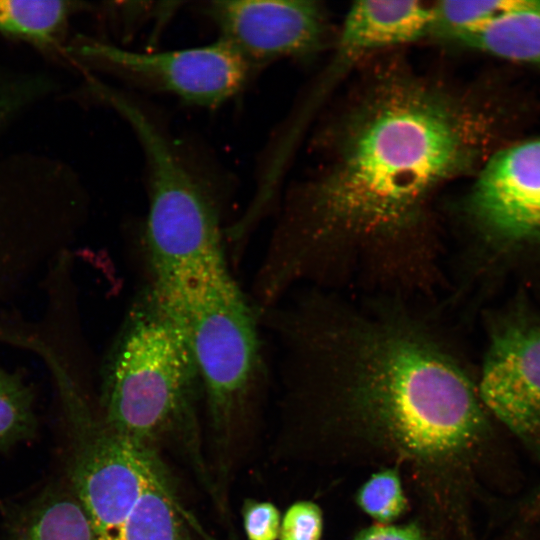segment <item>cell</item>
Segmentation results:
<instances>
[{"instance_id": "6da1fadb", "label": "cell", "mask_w": 540, "mask_h": 540, "mask_svg": "<svg viewBox=\"0 0 540 540\" xmlns=\"http://www.w3.org/2000/svg\"><path fill=\"white\" fill-rule=\"evenodd\" d=\"M483 128L448 83L404 67L374 73L333 126L313 176L285 201L254 278L256 298L274 304L300 287L445 296L433 201L473 167Z\"/></svg>"}, {"instance_id": "7a4b0ae2", "label": "cell", "mask_w": 540, "mask_h": 540, "mask_svg": "<svg viewBox=\"0 0 540 540\" xmlns=\"http://www.w3.org/2000/svg\"><path fill=\"white\" fill-rule=\"evenodd\" d=\"M445 305L297 289L263 315L291 398L343 456L405 464L448 514L487 430L477 382L442 318Z\"/></svg>"}, {"instance_id": "3957f363", "label": "cell", "mask_w": 540, "mask_h": 540, "mask_svg": "<svg viewBox=\"0 0 540 540\" xmlns=\"http://www.w3.org/2000/svg\"><path fill=\"white\" fill-rule=\"evenodd\" d=\"M96 92L128 122L145 156L149 205L144 247L149 281L160 286L185 284L229 266L216 196L140 104L104 85Z\"/></svg>"}, {"instance_id": "277c9868", "label": "cell", "mask_w": 540, "mask_h": 540, "mask_svg": "<svg viewBox=\"0 0 540 540\" xmlns=\"http://www.w3.org/2000/svg\"><path fill=\"white\" fill-rule=\"evenodd\" d=\"M197 390L200 379L186 333L148 281L129 306L105 362L109 430L143 442L179 418Z\"/></svg>"}, {"instance_id": "5b68a950", "label": "cell", "mask_w": 540, "mask_h": 540, "mask_svg": "<svg viewBox=\"0 0 540 540\" xmlns=\"http://www.w3.org/2000/svg\"><path fill=\"white\" fill-rule=\"evenodd\" d=\"M156 289L186 333L213 420L230 425L267 380L259 310L230 267Z\"/></svg>"}, {"instance_id": "8992f818", "label": "cell", "mask_w": 540, "mask_h": 540, "mask_svg": "<svg viewBox=\"0 0 540 540\" xmlns=\"http://www.w3.org/2000/svg\"><path fill=\"white\" fill-rule=\"evenodd\" d=\"M79 50L93 63L135 85L206 108L222 105L238 94L256 69L221 39L206 46L150 53L87 40Z\"/></svg>"}, {"instance_id": "52a82bcc", "label": "cell", "mask_w": 540, "mask_h": 540, "mask_svg": "<svg viewBox=\"0 0 540 540\" xmlns=\"http://www.w3.org/2000/svg\"><path fill=\"white\" fill-rule=\"evenodd\" d=\"M462 214L487 247L540 244V139L493 154L467 194Z\"/></svg>"}, {"instance_id": "ba28073f", "label": "cell", "mask_w": 540, "mask_h": 540, "mask_svg": "<svg viewBox=\"0 0 540 540\" xmlns=\"http://www.w3.org/2000/svg\"><path fill=\"white\" fill-rule=\"evenodd\" d=\"M477 387L487 411L540 445V315L518 311L493 322Z\"/></svg>"}, {"instance_id": "9c48e42d", "label": "cell", "mask_w": 540, "mask_h": 540, "mask_svg": "<svg viewBox=\"0 0 540 540\" xmlns=\"http://www.w3.org/2000/svg\"><path fill=\"white\" fill-rule=\"evenodd\" d=\"M220 39L258 67L280 58L318 52L328 23L319 2L306 0H222L205 6Z\"/></svg>"}, {"instance_id": "30bf717a", "label": "cell", "mask_w": 540, "mask_h": 540, "mask_svg": "<svg viewBox=\"0 0 540 540\" xmlns=\"http://www.w3.org/2000/svg\"><path fill=\"white\" fill-rule=\"evenodd\" d=\"M160 472L143 442L111 431L81 450L72 479L98 540L115 533Z\"/></svg>"}, {"instance_id": "8fae6325", "label": "cell", "mask_w": 540, "mask_h": 540, "mask_svg": "<svg viewBox=\"0 0 540 540\" xmlns=\"http://www.w3.org/2000/svg\"><path fill=\"white\" fill-rule=\"evenodd\" d=\"M454 42L505 60L540 67V1L522 0L513 10Z\"/></svg>"}, {"instance_id": "7c38bea8", "label": "cell", "mask_w": 540, "mask_h": 540, "mask_svg": "<svg viewBox=\"0 0 540 540\" xmlns=\"http://www.w3.org/2000/svg\"><path fill=\"white\" fill-rule=\"evenodd\" d=\"M76 5L58 0H0V32L36 46H52Z\"/></svg>"}, {"instance_id": "4fadbf2b", "label": "cell", "mask_w": 540, "mask_h": 540, "mask_svg": "<svg viewBox=\"0 0 540 540\" xmlns=\"http://www.w3.org/2000/svg\"><path fill=\"white\" fill-rule=\"evenodd\" d=\"M180 528L174 503L160 472L108 540H181Z\"/></svg>"}, {"instance_id": "5bb4252c", "label": "cell", "mask_w": 540, "mask_h": 540, "mask_svg": "<svg viewBox=\"0 0 540 540\" xmlns=\"http://www.w3.org/2000/svg\"><path fill=\"white\" fill-rule=\"evenodd\" d=\"M522 0L440 1L432 4L430 37L454 42L482 29Z\"/></svg>"}, {"instance_id": "9a60e30c", "label": "cell", "mask_w": 540, "mask_h": 540, "mask_svg": "<svg viewBox=\"0 0 540 540\" xmlns=\"http://www.w3.org/2000/svg\"><path fill=\"white\" fill-rule=\"evenodd\" d=\"M24 540H98L80 503L66 498L44 505Z\"/></svg>"}, {"instance_id": "2e32d148", "label": "cell", "mask_w": 540, "mask_h": 540, "mask_svg": "<svg viewBox=\"0 0 540 540\" xmlns=\"http://www.w3.org/2000/svg\"><path fill=\"white\" fill-rule=\"evenodd\" d=\"M359 508L377 523L390 524L407 509L399 468L385 466L374 472L356 493Z\"/></svg>"}, {"instance_id": "e0dca14e", "label": "cell", "mask_w": 540, "mask_h": 540, "mask_svg": "<svg viewBox=\"0 0 540 540\" xmlns=\"http://www.w3.org/2000/svg\"><path fill=\"white\" fill-rule=\"evenodd\" d=\"M33 425L31 392L16 373L0 368V447L25 437Z\"/></svg>"}, {"instance_id": "ac0fdd59", "label": "cell", "mask_w": 540, "mask_h": 540, "mask_svg": "<svg viewBox=\"0 0 540 540\" xmlns=\"http://www.w3.org/2000/svg\"><path fill=\"white\" fill-rule=\"evenodd\" d=\"M323 516L312 501H297L281 518L280 540H322Z\"/></svg>"}, {"instance_id": "d6986e66", "label": "cell", "mask_w": 540, "mask_h": 540, "mask_svg": "<svg viewBox=\"0 0 540 540\" xmlns=\"http://www.w3.org/2000/svg\"><path fill=\"white\" fill-rule=\"evenodd\" d=\"M281 514L270 502L249 501L243 510L244 531L248 540H277Z\"/></svg>"}, {"instance_id": "ffe728a7", "label": "cell", "mask_w": 540, "mask_h": 540, "mask_svg": "<svg viewBox=\"0 0 540 540\" xmlns=\"http://www.w3.org/2000/svg\"><path fill=\"white\" fill-rule=\"evenodd\" d=\"M353 540H427L416 522L407 524L375 523L360 530Z\"/></svg>"}, {"instance_id": "44dd1931", "label": "cell", "mask_w": 540, "mask_h": 540, "mask_svg": "<svg viewBox=\"0 0 540 540\" xmlns=\"http://www.w3.org/2000/svg\"><path fill=\"white\" fill-rule=\"evenodd\" d=\"M35 88L0 76V128L33 96Z\"/></svg>"}]
</instances>
